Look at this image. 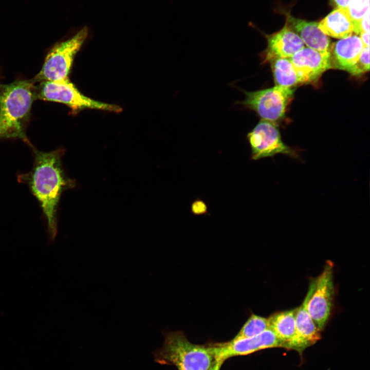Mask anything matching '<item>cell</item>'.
<instances>
[{
    "label": "cell",
    "mask_w": 370,
    "mask_h": 370,
    "mask_svg": "<svg viewBox=\"0 0 370 370\" xmlns=\"http://www.w3.org/2000/svg\"><path fill=\"white\" fill-rule=\"evenodd\" d=\"M224 362L219 360H215L212 366L209 370H220L221 366Z\"/></svg>",
    "instance_id": "d4e9b609"
},
{
    "label": "cell",
    "mask_w": 370,
    "mask_h": 370,
    "mask_svg": "<svg viewBox=\"0 0 370 370\" xmlns=\"http://www.w3.org/2000/svg\"><path fill=\"white\" fill-rule=\"evenodd\" d=\"M30 148L33 157L32 168L28 172L18 174L17 180L27 185L38 200L46 219L48 238L53 242L58 233L60 198L64 191L75 186V181L64 171L62 162L64 149L45 152L33 145Z\"/></svg>",
    "instance_id": "6da1fadb"
},
{
    "label": "cell",
    "mask_w": 370,
    "mask_h": 370,
    "mask_svg": "<svg viewBox=\"0 0 370 370\" xmlns=\"http://www.w3.org/2000/svg\"><path fill=\"white\" fill-rule=\"evenodd\" d=\"M267 46L263 52V63L275 58H290L304 48V44L300 37L287 25L275 33L265 34Z\"/></svg>",
    "instance_id": "8fae6325"
},
{
    "label": "cell",
    "mask_w": 370,
    "mask_h": 370,
    "mask_svg": "<svg viewBox=\"0 0 370 370\" xmlns=\"http://www.w3.org/2000/svg\"><path fill=\"white\" fill-rule=\"evenodd\" d=\"M269 329L270 327L268 318L252 314L232 340L251 338Z\"/></svg>",
    "instance_id": "ac0fdd59"
},
{
    "label": "cell",
    "mask_w": 370,
    "mask_h": 370,
    "mask_svg": "<svg viewBox=\"0 0 370 370\" xmlns=\"http://www.w3.org/2000/svg\"><path fill=\"white\" fill-rule=\"evenodd\" d=\"M251 150V158L257 160L284 154L292 158L298 157L294 149L287 145L282 139L275 123L261 120L247 134Z\"/></svg>",
    "instance_id": "ba28073f"
},
{
    "label": "cell",
    "mask_w": 370,
    "mask_h": 370,
    "mask_svg": "<svg viewBox=\"0 0 370 370\" xmlns=\"http://www.w3.org/2000/svg\"><path fill=\"white\" fill-rule=\"evenodd\" d=\"M361 32H369V10L366 12L359 24L357 34Z\"/></svg>",
    "instance_id": "44dd1931"
},
{
    "label": "cell",
    "mask_w": 370,
    "mask_h": 370,
    "mask_svg": "<svg viewBox=\"0 0 370 370\" xmlns=\"http://www.w3.org/2000/svg\"><path fill=\"white\" fill-rule=\"evenodd\" d=\"M290 59L298 76L300 84L316 82L326 70L330 69L329 54L304 47Z\"/></svg>",
    "instance_id": "30bf717a"
},
{
    "label": "cell",
    "mask_w": 370,
    "mask_h": 370,
    "mask_svg": "<svg viewBox=\"0 0 370 370\" xmlns=\"http://www.w3.org/2000/svg\"><path fill=\"white\" fill-rule=\"evenodd\" d=\"M282 347V343L270 329L249 338L230 341L211 346L215 360L224 361L229 358L252 354L262 349Z\"/></svg>",
    "instance_id": "9c48e42d"
},
{
    "label": "cell",
    "mask_w": 370,
    "mask_h": 370,
    "mask_svg": "<svg viewBox=\"0 0 370 370\" xmlns=\"http://www.w3.org/2000/svg\"><path fill=\"white\" fill-rule=\"evenodd\" d=\"M155 359L161 363L174 364L178 370H209L215 361L211 347L191 343L180 331L165 334L163 345Z\"/></svg>",
    "instance_id": "3957f363"
},
{
    "label": "cell",
    "mask_w": 370,
    "mask_h": 370,
    "mask_svg": "<svg viewBox=\"0 0 370 370\" xmlns=\"http://www.w3.org/2000/svg\"><path fill=\"white\" fill-rule=\"evenodd\" d=\"M270 62L275 85L292 88L300 84L290 58H275Z\"/></svg>",
    "instance_id": "e0dca14e"
},
{
    "label": "cell",
    "mask_w": 370,
    "mask_h": 370,
    "mask_svg": "<svg viewBox=\"0 0 370 370\" xmlns=\"http://www.w3.org/2000/svg\"><path fill=\"white\" fill-rule=\"evenodd\" d=\"M88 26L75 30L66 39L57 43L46 57L40 72L32 79L35 83L44 81H57L68 78L75 55L87 40Z\"/></svg>",
    "instance_id": "277c9868"
},
{
    "label": "cell",
    "mask_w": 370,
    "mask_h": 370,
    "mask_svg": "<svg viewBox=\"0 0 370 370\" xmlns=\"http://www.w3.org/2000/svg\"><path fill=\"white\" fill-rule=\"evenodd\" d=\"M369 70V47H364L356 62L347 71L354 76H358Z\"/></svg>",
    "instance_id": "ffe728a7"
},
{
    "label": "cell",
    "mask_w": 370,
    "mask_h": 370,
    "mask_svg": "<svg viewBox=\"0 0 370 370\" xmlns=\"http://www.w3.org/2000/svg\"><path fill=\"white\" fill-rule=\"evenodd\" d=\"M35 99L64 104L73 112L84 109H95L119 113L122 108L117 105L93 100L81 94L69 79L57 81H44L34 87Z\"/></svg>",
    "instance_id": "5b68a950"
},
{
    "label": "cell",
    "mask_w": 370,
    "mask_h": 370,
    "mask_svg": "<svg viewBox=\"0 0 370 370\" xmlns=\"http://www.w3.org/2000/svg\"><path fill=\"white\" fill-rule=\"evenodd\" d=\"M286 17L287 26L300 37L307 47L329 54L330 40L320 29L318 22L295 18L289 13Z\"/></svg>",
    "instance_id": "5bb4252c"
},
{
    "label": "cell",
    "mask_w": 370,
    "mask_h": 370,
    "mask_svg": "<svg viewBox=\"0 0 370 370\" xmlns=\"http://www.w3.org/2000/svg\"><path fill=\"white\" fill-rule=\"evenodd\" d=\"M354 26V33L357 34L359 24L369 10V0H353L346 8Z\"/></svg>",
    "instance_id": "d6986e66"
},
{
    "label": "cell",
    "mask_w": 370,
    "mask_h": 370,
    "mask_svg": "<svg viewBox=\"0 0 370 370\" xmlns=\"http://www.w3.org/2000/svg\"><path fill=\"white\" fill-rule=\"evenodd\" d=\"M297 308L275 313L269 317L270 329L282 343V347L291 349L295 333Z\"/></svg>",
    "instance_id": "2e32d148"
},
{
    "label": "cell",
    "mask_w": 370,
    "mask_h": 370,
    "mask_svg": "<svg viewBox=\"0 0 370 370\" xmlns=\"http://www.w3.org/2000/svg\"><path fill=\"white\" fill-rule=\"evenodd\" d=\"M309 292L302 305L297 308L295 333L291 349L300 354L307 347L313 345L321 339L320 330L318 328L307 309Z\"/></svg>",
    "instance_id": "4fadbf2b"
},
{
    "label": "cell",
    "mask_w": 370,
    "mask_h": 370,
    "mask_svg": "<svg viewBox=\"0 0 370 370\" xmlns=\"http://www.w3.org/2000/svg\"><path fill=\"white\" fill-rule=\"evenodd\" d=\"M327 36L342 39L353 34L354 26L346 9L337 8L318 23Z\"/></svg>",
    "instance_id": "9a60e30c"
},
{
    "label": "cell",
    "mask_w": 370,
    "mask_h": 370,
    "mask_svg": "<svg viewBox=\"0 0 370 370\" xmlns=\"http://www.w3.org/2000/svg\"><path fill=\"white\" fill-rule=\"evenodd\" d=\"M206 210V205L202 201H195L192 204V211L195 214H201L205 213Z\"/></svg>",
    "instance_id": "7402d4cb"
},
{
    "label": "cell",
    "mask_w": 370,
    "mask_h": 370,
    "mask_svg": "<svg viewBox=\"0 0 370 370\" xmlns=\"http://www.w3.org/2000/svg\"><path fill=\"white\" fill-rule=\"evenodd\" d=\"M337 8L346 9L348 5L353 0H332Z\"/></svg>",
    "instance_id": "603a6c76"
},
{
    "label": "cell",
    "mask_w": 370,
    "mask_h": 370,
    "mask_svg": "<svg viewBox=\"0 0 370 370\" xmlns=\"http://www.w3.org/2000/svg\"><path fill=\"white\" fill-rule=\"evenodd\" d=\"M243 92L245 99L237 104L254 110L262 120L275 123L285 116L293 89L275 85L260 90Z\"/></svg>",
    "instance_id": "8992f818"
},
{
    "label": "cell",
    "mask_w": 370,
    "mask_h": 370,
    "mask_svg": "<svg viewBox=\"0 0 370 370\" xmlns=\"http://www.w3.org/2000/svg\"><path fill=\"white\" fill-rule=\"evenodd\" d=\"M32 80H20L0 84V140L19 139L30 147L26 135L34 95Z\"/></svg>",
    "instance_id": "7a4b0ae2"
},
{
    "label": "cell",
    "mask_w": 370,
    "mask_h": 370,
    "mask_svg": "<svg viewBox=\"0 0 370 370\" xmlns=\"http://www.w3.org/2000/svg\"><path fill=\"white\" fill-rule=\"evenodd\" d=\"M359 35L363 46L369 47V32H361Z\"/></svg>",
    "instance_id": "cb8c5ba5"
},
{
    "label": "cell",
    "mask_w": 370,
    "mask_h": 370,
    "mask_svg": "<svg viewBox=\"0 0 370 370\" xmlns=\"http://www.w3.org/2000/svg\"><path fill=\"white\" fill-rule=\"evenodd\" d=\"M333 263L328 261L322 273L312 281L309 289L307 311L321 330L329 318L334 296Z\"/></svg>",
    "instance_id": "52a82bcc"
},
{
    "label": "cell",
    "mask_w": 370,
    "mask_h": 370,
    "mask_svg": "<svg viewBox=\"0 0 370 370\" xmlns=\"http://www.w3.org/2000/svg\"><path fill=\"white\" fill-rule=\"evenodd\" d=\"M364 47L359 36L354 34L332 43L329 49L330 69L347 71L358 60Z\"/></svg>",
    "instance_id": "7c38bea8"
}]
</instances>
